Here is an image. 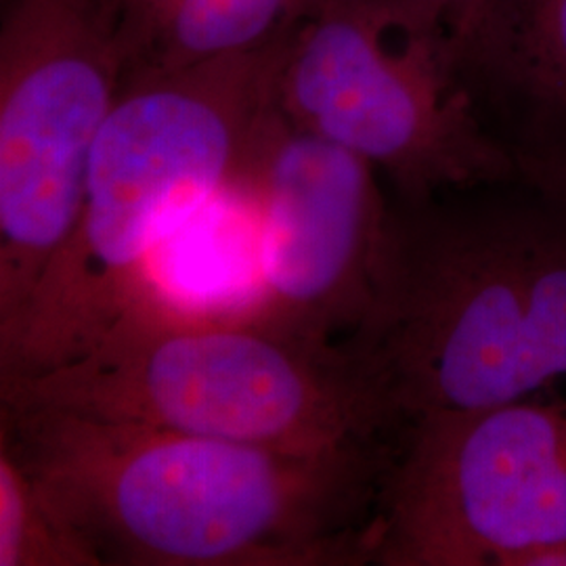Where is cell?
Returning a JSON list of instances; mask_svg holds the SVG:
<instances>
[{
  "label": "cell",
  "instance_id": "1",
  "mask_svg": "<svg viewBox=\"0 0 566 566\" xmlns=\"http://www.w3.org/2000/svg\"><path fill=\"white\" fill-rule=\"evenodd\" d=\"M0 428L99 566L371 565L399 441L287 451L7 407Z\"/></svg>",
  "mask_w": 566,
  "mask_h": 566
},
{
  "label": "cell",
  "instance_id": "2",
  "mask_svg": "<svg viewBox=\"0 0 566 566\" xmlns=\"http://www.w3.org/2000/svg\"><path fill=\"white\" fill-rule=\"evenodd\" d=\"M343 346L401 424L546 395L566 378V203L521 179L388 198Z\"/></svg>",
  "mask_w": 566,
  "mask_h": 566
},
{
  "label": "cell",
  "instance_id": "3",
  "mask_svg": "<svg viewBox=\"0 0 566 566\" xmlns=\"http://www.w3.org/2000/svg\"><path fill=\"white\" fill-rule=\"evenodd\" d=\"M282 36L128 74L93 145L78 223L0 338V374L78 357L143 301L164 243L245 172L273 107Z\"/></svg>",
  "mask_w": 566,
  "mask_h": 566
},
{
  "label": "cell",
  "instance_id": "4",
  "mask_svg": "<svg viewBox=\"0 0 566 566\" xmlns=\"http://www.w3.org/2000/svg\"><path fill=\"white\" fill-rule=\"evenodd\" d=\"M0 407L287 451L388 441L403 428L344 346L308 343L256 308L200 317L145 298L78 357L0 374Z\"/></svg>",
  "mask_w": 566,
  "mask_h": 566
},
{
  "label": "cell",
  "instance_id": "5",
  "mask_svg": "<svg viewBox=\"0 0 566 566\" xmlns=\"http://www.w3.org/2000/svg\"><path fill=\"white\" fill-rule=\"evenodd\" d=\"M273 102L292 126L371 164L397 200L521 179L422 0H303L283 32Z\"/></svg>",
  "mask_w": 566,
  "mask_h": 566
},
{
  "label": "cell",
  "instance_id": "6",
  "mask_svg": "<svg viewBox=\"0 0 566 566\" xmlns=\"http://www.w3.org/2000/svg\"><path fill=\"white\" fill-rule=\"evenodd\" d=\"M154 34L149 0H4L0 336L78 223L93 145Z\"/></svg>",
  "mask_w": 566,
  "mask_h": 566
},
{
  "label": "cell",
  "instance_id": "7",
  "mask_svg": "<svg viewBox=\"0 0 566 566\" xmlns=\"http://www.w3.org/2000/svg\"><path fill=\"white\" fill-rule=\"evenodd\" d=\"M566 544V399L537 395L407 422L371 565L525 566Z\"/></svg>",
  "mask_w": 566,
  "mask_h": 566
},
{
  "label": "cell",
  "instance_id": "8",
  "mask_svg": "<svg viewBox=\"0 0 566 566\" xmlns=\"http://www.w3.org/2000/svg\"><path fill=\"white\" fill-rule=\"evenodd\" d=\"M256 221L259 303L269 322L322 346L364 324L388 198L361 156L273 107L242 175Z\"/></svg>",
  "mask_w": 566,
  "mask_h": 566
},
{
  "label": "cell",
  "instance_id": "9",
  "mask_svg": "<svg viewBox=\"0 0 566 566\" xmlns=\"http://www.w3.org/2000/svg\"><path fill=\"white\" fill-rule=\"evenodd\" d=\"M460 74L512 151L566 142V0H491Z\"/></svg>",
  "mask_w": 566,
  "mask_h": 566
},
{
  "label": "cell",
  "instance_id": "10",
  "mask_svg": "<svg viewBox=\"0 0 566 566\" xmlns=\"http://www.w3.org/2000/svg\"><path fill=\"white\" fill-rule=\"evenodd\" d=\"M0 566H99L63 525L0 428Z\"/></svg>",
  "mask_w": 566,
  "mask_h": 566
},
{
  "label": "cell",
  "instance_id": "11",
  "mask_svg": "<svg viewBox=\"0 0 566 566\" xmlns=\"http://www.w3.org/2000/svg\"><path fill=\"white\" fill-rule=\"evenodd\" d=\"M521 181L566 203V142L514 151Z\"/></svg>",
  "mask_w": 566,
  "mask_h": 566
},
{
  "label": "cell",
  "instance_id": "12",
  "mask_svg": "<svg viewBox=\"0 0 566 566\" xmlns=\"http://www.w3.org/2000/svg\"><path fill=\"white\" fill-rule=\"evenodd\" d=\"M422 2L426 9L441 21L449 39L458 49V57H462L465 44L476 32L491 0H422Z\"/></svg>",
  "mask_w": 566,
  "mask_h": 566
}]
</instances>
